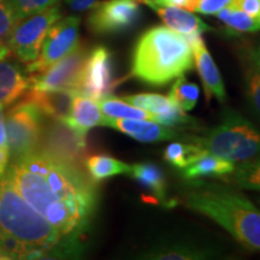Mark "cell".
Returning a JSON list of instances; mask_svg holds the SVG:
<instances>
[{
    "label": "cell",
    "mask_w": 260,
    "mask_h": 260,
    "mask_svg": "<svg viewBox=\"0 0 260 260\" xmlns=\"http://www.w3.org/2000/svg\"><path fill=\"white\" fill-rule=\"evenodd\" d=\"M5 175L32 209L79 245L95 209L96 193L77 165L39 148L10 162Z\"/></svg>",
    "instance_id": "cell-1"
},
{
    "label": "cell",
    "mask_w": 260,
    "mask_h": 260,
    "mask_svg": "<svg viewBox=\"0 0 260 260\" xmlns=\"http://www.w3.org/2000/svg\"><path fill=\"white\" fill-rule=\"evenodd\" d=\"M77 247L32 209L5 174L0 177V248L6 260L47 258Z\"/></svg>",
    "instance_id": "cell-2"
},
{
    "label": "cell",
    "mask_w": 260,
    "mask_h": 260,
    "mask_svg": "<svg viewBox=\"0 0 260 260\" xmlns=\"http://www.w3.org/2000/svg\"><path fill=\"white\" fill-rule=\"evenodd\" d=\"M193 68V51L186 37L168 27L145 31L136 42L132 75L149 86H165Z\"/></svg>",
    "instance_id": "cell-3"
},
{
    "label": "cell",
    "mask_w": 260,
    "mask_h": 260,
    "mask_svg": "<svg viewBox=\"0 0 260 260\" xmlns=\"http://www.w3.org/2000/svg\"><path fill=\"white\" fill-rule=\"evenodd\" d=\"M187 206L209 217L252 251H260V209L239 191L207 186L190 191Z\"/></svg>",
    "instance_id": "cell-4"
},
{
    "label": "cell",
    "mask_w": 260,
    "mask_h": 260,
    "mask_svg": "<svg viewBox=\"0 0 260 260\" xmlns=\"http://www.w3.org/2000/svg\"><path fill=\"white\" fill-rule=\"evenodd\" d=\"M188 141L200 146L206 153L243 162L260 155V130L233 110H228L222 121L203 135H190Z\"/></svg>",
    "instance_id": "cell-5"
},
{
    "label": "cell",
    "mask_w": 260,
    "mask_h": 260,
    "mask_svg": "<svg viewBox=\"0 0 260 260\" xmlns=\"http://www.w3.org/2000/svg\"><path fill=\"white\" fill-rule=\"evenodd\" d=\"M39 107L29 100L11 106L4 115L10 162L27 157L40 147L44 118Z\"/></svg>",
    "instance_id": "cell-6"
},
{
    "label": "cell",
    "mask_w": 260,
    "mask_h": 260,
    "mask_svg": "<svg viewBox=\"0 0 260 260\" xmlns=\"http://www.w3.org/2000/svg\"><path fill=\"white\" fill-rule=\"evenodd\" d=\"M60 18L61 10L57 4L19 19L6 41L10 53L14 54L22 63L28 64L34 61L40 53L48 29Z\"/></svg>",
    "instance_id": "cell-7"
},
{
    "label": "cell",
    "mask_w": 260,
    "mask_h": 260,
    "mask_svg": "<svg viewBox=\"0 0 260 260\" xmlns=\"http://www.w3.org/2000/svg\"><path fill=\"white\" fill-rule=\"evenodd\" d=\"M80 44V18L77 16L58 19L48 29L37 59L27 64L25 73L38 74L46 70L70 53Z\"/></svg>",
    "instance_id": "cell-8"
},
{
    "label": "cell",
    "mask_w": 260,
    "mask_h": 260,
    "mask_svg": "<svg viewBox=\"0 0 260 260\" xmlns=\"http://www.w3.org/2000/svg\"><path fill=\"white\" fill-rule=\"evenodd\" d=\"M89 50L84 44H79L68 56L51 65L41 73L30 76V89H76L79 86L83 65Z\"/></svg>",
    "instance_id": "cell-9"
},
{
    "label": "cell",
    "mask_w": 260,
    "mask_h": 260,
    "mask_svg": "<svg viewBox=\"0 0 260 260\" xmlns=\"http://www.w3.org/2000/svg\"><path fill=\"white\" fill-rule=\"evenodd\" d=\"M139 0H105L100 2L87 19L94 34L105 35L125 31L134 27L141 16Z\"/></svg>",
    "instance_id": "cell-10"
},
{
    "label": "cell",
    "mask_w": 260,
    "mask_h": 260,
    "mask_svg": "<svg viewBox=\"0 0 260 260\" xmlns=\"http://www.w3.org/2000/svg\"><path fill=\"white\" fill-rule=\"evenodd\" d=\"M116 86L111 52L104 46L94 47L83 65L77 92L99 102L111 95Z\"/></svg>",
    "instance_id": "cell-11"
},
{
    "label": "cell",
    "mask_w": 260,
    "mask_h": 260,
    "mask_svg": "<svg viewBox=\"0 0 260 260\" xmlns=\"http://www.w3.org/2000/svg\"><path fill=\"white\" fill-rule=\"evenodd\" d=\"M52 121L53 123L47 129L44 128L42 132L40 144L44 142L45 147L39 148L54 157L77 165V161L86 149V139L75 134L64 122L57 119Z\"/></svg>",
    "instance_id": "cell-12"
},
{
    "label": "cell",
    "mask_w": 260,
    "mask_h": 260,
    "mask_svg": "<svg viewBox=\"0 0 260 260\" xmlns=\"http://www.w3.org/2000/svg\"><path fill=\"white\" fill-rule=\"evenodd\" d=\"M186 39L190 44L191 51H193L195 67H197L198 74L203 82L206 100L210 102L211 98L213 96L219 103H224L226 100V93L222 76H220L218 68L201 38V34L187 35Z\"/></svg>",
    "instance_id": "cell-13"
},
{
    "label": "cell",
    "mask_w": 260,
    "mask_h": 260,
    "mask_svg": "<svg viewBox=\"0 0 260 260\" xmlns=\"http://www.w3.org/2000/svg\"><path fill=\"white\" fill-rule=\"evenodd\" d=\"M104 126H110L140 142H159L175 139H188L180 129L149 119H104Z\"/></svg>",
    "instance_id": "cell-14"
},
{
    "label": "cell",
    "mask_w": 260,
    "mask_h": 260,
    "mask_svg": "<svg viewBox=\"0 0 260 260\" xmlns=\"http://www.w3.org/2000/svg\"><path fill=\"white\" fill-rule=\"evenodd\" d=\"M30 89V77L17 61L0 59V106L8 109Z\"/></svg>",
    "instance_id": "cell-15"
},
{
    "label": "cell",
    "mask_w": 260,
    "mask_h": 260,
    "mask_svg": "<svg viewBox=\"0 0 260 260\" xmlns=\"http://www.w3.org/2000/svg\"><path fill=\"white\" fill-rule=\"evenodd\" d=\"M77 93L79 92L76 89H29L25 93L24 99L35 104L44 115L51 117L52 119L64 122L70 113Z\"/></svg>",
    "instance_id": "cell-16"
},
{
    "label": "cell",
    "mask_w": 260,
    "mask_h": 260,
    "mask_svg": "<svg viewBox=\"0 0 260 260\" xmlns=\"http://www.w3.org/2000/svg\"><path fill=\"white\" fill-rule=\"evenodd\" d=\"M64 123L73 130L75 134L86 139L87 134L94 126L104 124V116L99 103L93 98L77 93L75 96L70 113Z\"/></svg>",
    "instance_id": "cell-17"
},
{
    "label": "cell",
    "mask_w": 260,
    "mask_h": 260,
    "mask_svg": "<svg viewBox=\"0 0 260 260\" xmlns=\"http://www.w3.org/2000/svg\"><path fill=\"white\" fill-rule=\"evenodd\" d=\"M139 2L140 4L148 5L149 8L153 9L168 28L180 32L184 37L190 34H203L205 31L212 30V28L201 21L198 16L193 15L186 9L168 5H155L148 0H139Z\"/></svg>",
    "instance_id": "cell-18"
},
{
    "label": "cell",
    "mask_w": 260,
    "mask_h": 260,
    "mask_svg": "<svg viewBox=\"0 0 260 260\" xmlns=\"http://www.w3.org/2000/svg\"><path fill=\"white\" fill-rule=\"evenodd\" d=\"M235 167V162L207 153L190 162L181 171L186 180L197 181L201 178H222L229 176Z\"/></svg>",
    "instance_id": "cell-19"
},
{
    "label": "cell",
    "mask_w": 260,
    "mask_h": 260,
    "mask_svg": "<svg viewBox=\"0 0 260 260\" xmlns=\"http://www.w3.org/2000/svg\"><path fill=\"white\" fill-rule=\"evenodd\" d=\"M128 174L148 193L153 195L155 200H164L167 195V181L161 169L153 162H138L130 167Z\"/></svg>",
    "instance_id": "cell-20"
},
{
    "label": "cell",
    "mask_w": 260,
    "mask_h": 260,
    "mask_svg": "<svg viewBox=\"0 0 260 260\" xmlns=\"http://www.w3.org/2000/svg\"><path fill=\"white\" fill-rule=\"evenodd\" d=\"M213 252L210 249L190 243H174V245H162L154 247L146 253L147 259H167V260H183V259H204L212 256Z\"/></svg>",
    "instance_id": "cell-21"
},
{
    "label": "cell",
    "mask_w": 260,
    "mask_h": 260,
    "mask_svg": "<svg viewBox=\"0 0 260 260\" xmlns=\"http://www.w3.org/2000/svg\"><path fill=\"white\" fill-rule=\"evenodd\" d=\"M87 172L94 182H99L117 175L128 174L132 165L107 154L90 155L84 161Z\"/></svg>",
    "instance_id": "cell-22"
},
{
    "label": "cell",
    "mask_w": 260,
    "mask_h": 260,
    "mask_svg": "<svg viewBox=\"0 0 260 260\" xmlns=\"http://www.w3.org/2000/svg\"><path fill=\"white\" fill-rule=\"evenodd\" d=\"M104 119H149L154 121V115L136 107L123 99L115 96H106L99 100Z\"/></svg>",
    "instance_id": "cell-23"
},
{
    "label": "cell",
    "mask_w": 260,
    "mask_h": 260,
    "mask_svg": "<svg viewBox=\"0 0 260 260\" xmlns=\"http://www.w3.org/2000/svg\"><path fill=\"white\" fill-rule=\"evenodd\" d=\"M217 18L225 27V32L230 35H240L260 30V19L247 15L241 10L226 6L216 14Z\"/></svg>",
    "instance_id": "cell-24"
},
{
    "label": "cell",
    "mask_w": 260,
    "mask_h": 260,
    "mask_svg": "<svg viewBox=\"0 0 260 260\" xmlns=\"http://www.w3.org/2000/svg\"><path fill=\"white\" fill-rule=\"evenodd\" d=\"M204 154L207 153L194 142H172L165 148L164 159L172 167L182 170Z\"/></svg>",
    "instance_id": "cell-25"
},
{
    "label": "cell",
    "mask_w": 260,
    "mask_h": 260,
    "mask_svg": "<svg viewBox=\"0 0 260 260\" xmlns=\"http://www.w3.org/2000/svg\"><path fill=\"white\" fill-rule=\"evenodd\" d=\"M229 181L243 189L260 193V155L251 160L240 162L229 175Z\"/></svg>",
    "instance_id": "cell-26"
},
{
    "label": "cell",
    "mask_w": 260,
    "mask_h": 260,
    "mask_svg": "<svg viewBox=\"0 0 260 260\" xmlns=\"http://www.w3.org/2000/svg\"><path fill=\"white\" fill-rule=\"evenodd\" d=\"M169 98L183 111H191L199 99V87L187 81L186 77L180 76L172 84Z\"/></svg>",
    "instance_id": "cell-27"
},
{
    "label": "cell",
    "mask_w": 260,
    "mask_h": 260,
    "mask_svg": "<svg viewBox=\"0 0 260 260\" xmlns=\"http://www.w3.org/2000/svg\"><path fill=\"white\" fill-rule=\"evenodd\" d=\"M122 99L132 105L145 110V111L153 113V115H164L174 105L170 98L160 95V94H133V95H124Z\"/></svg>",
    "instance_id": "cell-28"
},
{
    "label": "cell",
    "mask_w": 260,
    "mask_h": 260,
    "mask_svg": "<svg viewBox=\"0 0 260 260\" xmlns=\"http://www.w3.org/2000/svg\"><path fill=\"white\" fill-rule=\"evenodd\" d=\"M245 92L249 107L260 119V70L249 61L245 69Z\"/></svg>",
    "instance_id": "cell-29"
},
{
    "label": "cell",
    "mask_w": 260,
    "mask_h": 260,
    "mask_svg": "<svg viewBox=\"0 0 260 260\" xmlns=\"http://www.w3.org/2000/svg\"><path fill=\"white\" fill-rule=\"evenodd\" d=\"M6 2L14 11L17 21H19L32 14L57 5L59 0H6Z\"/></svg>",
    "instance_id": "cell-30"
},
{
    "label": "cell",
    "mask_w": 260,
    "mask_h": 260,
    "mask_svg": "<svg viewBox=\"0 0 260 260\" xmlns=\"http://www.w3.org/2000/svg\"><path fill=\"white\" fill-rule=\"evenodd\" d=\"M17 18L6 0H0V41H8L10 32L17 23Z\"/></svg>",
    "instance_id": "cell-31"
},
{
    "label": "cell",
    "mask_w": 260,
    "mask_h": 260,
    "mask_svg": "<svg viewBox=\"0 0 260 260\" xmlns=\"http://www.w3.org/2000/svg\"><path fill=\"white\" fill-rule=\"evenodd\" d=\"M234 0H191L190 12H199L203 15H216L220 10L232 5Z\"/></svg>",
    "instance_id": "cell-32"
},
{
    "label": "cell",
    "mask_w": 260,
    "mask_h": 260,
    "mask_svg": "<svg viewBox=\"0 0 260 260\" xmlns=\"http://www.w3.org/2000/svg\"><path fill=\"white\" fill-rule=\"evenodd\" d=\"M10 162V152L8 145V136H6L5 119L3 107L0 106V177L4 176L6 169Z\"/></svg>",
    "instance_id": "cell-33"
},
{
    "label": "cell",
    "mask_w": 260,
    "mask_h": 260,
    "mask_svg": "<svg viewBox=\"0 0 260 260\" xmlns=\"http://www.w3.org/2000/svg\"><path fill=\"white\" fill-rule=\"evenodd\" d=\"M232 8H236L247 15L260 19V0H234Z\"/></svg>",
    "instance_id": "cell-34"
},
{
    "label": "cell",
    "mask_w": 260,
    "mask_h": 260,
    "mask_svg": "<svg viewBox=\"0 0 260 260\" xmlns=\"http://www.w3.org/2000/svg\"><path fill=\"white\" fill-rule=\"evenodd\" d=\"M65 4L75 12H84L90 11L99 5L102 0H64Z\"/></svg>",
    "instance_id": "cell-35"
},
{
    "label": "cell",
    "mask_w": 260,
    "mask_h": 260,
    "mask_svg": "<svg viewBox=\"0 0 260 260\" xmlns=\"http://www.w3.org/2000/svg\"><path fill=\"white\" fill-rule=\"evenodd\" d=\"M152 4L155 5H168V6H176V8L186 9L189 11L191 0H148Z\"/></svg>",
    "instance_id": "cell-36"
},
{
    "label": "cell",
    "mask_w": 260,
    "mask_h": 260,
    "mask_svg": "<svg viewBox=\"0 0 260 260\" xmlns=\"http://www.w3.org/2000/svg\"><path fill=\"white\" fill-rule=\"evenodd\" d=\"M246 59L252 65H254L256 69L260 70V44L255 45L247 51Z\"/></svg>",
    "instance_id": "cell-37"
},
{
    "label": "cell",
    "mask_w": 260,
    "mask_h": 260,
    "mask_svg": "<svg viewBox=\"0 0 260 260\" xmlns=\"http://www.w3.org/2000/svg\"><path fill=\"white\" fill-rule=\"evenodd\" d=\"M10 53V50L8 47V45L5 42L0 41V59H4V58H8Z\"/></svg>",
    "instance_id": "cell-38"
},
{
    "label": "cell",
    "mask_w": 260,
    "mask_h": 260,
    "mask_svg": "<svg viewBox=\"0 0 260 260\" xmlns=\"http://www.w3.org/2000/svg\"><path fill=\"white\" fill-rule=\"evenodd\" d=\"M0 260H6L5 255L3 254V252H2V248H0Z\"/></svg>",
    "instance_id": "cell-39"
},
{
    "label": "cell",
    "mask_w": 260,
    "mask_h": 260,
    "mask_svg": "<svg viewBox=\"0 0 260 260\" xmlns=\"http://www.w3.org/2000/svg\"><path fill=\"white\" fill-rule=\"evenodd\" d=\"M256 203H258V205H259V207H260V197H256Z\"/></svg>",
    "instance_id": "cell-40"
}]
</instances>
